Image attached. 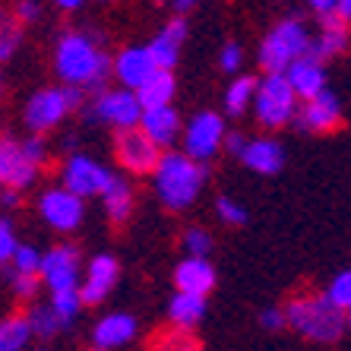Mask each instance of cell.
Returning a JSON list of instances; mask_svg holds the SVG:
<instances>
[{
    "label": "cell",
    "mask_w": 351,
    "mask_h": 351,
    "mask_svg": "<svg viewBox=\"0 0 351 351\" xmlns=\"http://www.w3.org/2000/svg\"><path fill=\"white\" fill-rule=\"evenodd\" d=\"M54 73L64 80V86L98 92L114 73V60L105 54V38L95 32L70 29L54 45Z\"/></svg>",
    "instance_id": "obj_1"
},
{
    "label": "cell",
    "mask_w": 351,
    "mask_h": 351,
    "mask_svg": "<svg viewBox=\"0 0 351 351\" xmlns=\"http://www.w3.org/2000/svg\"><path fill=\"white\" fill-rule=\"evenodd\" d=\"M152 184H156V196L162 199L165 209L184 213L196 203V196L203 190L206 168L187 152H165L158 168L152 171Z\"/></svg>",
    "instance_id": "obj_2"
},
{
    "label": "cell",
    "mask_w": 351,
    "mask_h": 351,
    "mask_svg": "<svg viewBox=\"0 0 351 351\" xmlns=\"http://www.w3.org/2000/svg\"><path fill=\"white\" fill-rule=\"evenodd\" d=\"M288 326L311 342H335L348 329V313L329 301V294H298L285 304Z\"/></svg>",
    "instance_id": "obj_3"
},
{
    "label": "cell",
    "mask_w": 351,
    "mask_h": 351,
    "mask_svg": "<svg viewBox=\"0 0 351 351\" xmlns=\"http://www.w3.org/2000/svg\"><path fill=\"white\" fill-rule=\"evenodd\" d=\"M307 48H311L307 25L298 16H288L272 25L260 41V66L266 73H285L294 60L307 54Z\"/></svg>",
    "instance_id": "obj_4"
},
{
    "label": "cell",
    "mask_w": 351,
    "mask_h": 351,
    "mask_svg": "<svg viewBox=\"0 0 351 351\" xmlns=\"http://www.w3.org/2000/svg\"><path fill=\"white\" fill-rule=\"evenodd\" d=\"M298 92H294L291 80L285 73H266L256 86L254 95V114L263 127L269 130H278V127H288L298 114Z\"/></svg>",
    "instance_id": "obj_5"
},
{
    "label": "cell",
    "mask_w": 351,
    "mask_h": 351,
    "mask_svg": "<svg viewBox=\"0 0 351 351\" xmlns=\"http://www.w3.org/2000/svg\"><path fill=\"white\" fill-rule=\"evenodd\" d=\"M80 105H82L80 86H48V89H38L25 101L23 121L32 133H45V130H54Z\"/></svg>",
    "instance_id": "obj_6"
},
{
    "label": "cell",
    "mask_w": 351,
    "mask_h": 351,
    "mask_svg": "<svg viewBox=\"0 0 351 351\" xmlns=\"http://www.w3.org/2000/svg\"><path fill=\"white\" fill-rule=\"evenodd\" d=\"M143 101H139L136 89H108V92H98L95 101L89 108V117L98 123H108L114 130H127V127H136L143 121Z\"/></svg>",
    "instance_id": "obj_7"
},
{
    "label": "cell",
    "mask_w": 351,
    "mask_h": 351,
    "mask_svg": "<svg viewBox=\"0 0 351 351\" xmlns=\"http://www.w3.org/2000/svg\"><path fill=\"white\" fill-rule=\"evenodd\" d=\"M114 156L117 162L133 174H152L162 162V146H158L156 139L149 136L143 127H127V130H117L114 136Z\"/></svg>",
    "instance_id": "obj_8"
},
{
    "label": "cell",
    "mask_w": 351,
    "mask_h": 351,
    "mask_svg": "<svg viewBox=\"0 0 351 351\" xmlns=\"http://www.w3.org/2000/svg\"><path fill=\"white\" fill-rule=\"evenodd\" d=\"M225 121L215 111H199V114L190 117V123L184 127V152L193 156L196 162H209V158L219 156L221 143H225Z\"/></svg>",
    "instance_id": "obj_9"
},
{
    "label": "cell",
    "mask_w": 351,
    "mask_h": 351,
    "mask_svg": "<svg viewBox=\"0 0 351 351\" xmlns=\"http://www.w3.org/2000/svg\"><path fill=\"white\" fill-rule=\"evenodd\" d=\"M38 213L54 231H76L86 219V206H82V196L70 187H51L48 193H41Z\"/></svg>",
    "instance_id": "obj_10"
},
{
    "label": "cell",
    "mask_w": 351,
    "mask_h": 351,
    "mask_svg": "<svg viewBox=\"0 0 351 351\" xmlns=\"http://www.w3.org/2000/svg\"><path fill=\"white\" fill-rule=\"evenodd\" d=\"M291 123L304 133H329L342 123V105H339V98L332 92L323 89L319 95L304 98V105L298 108Z\"/></svg>",
    "instance_id": "obj_11"
},
{
    "label": "cell",
    "mask_w": 351,
    "mask_h": 351,
    "mask_svg": "<svg viewBox=\"0 0 351 351\" xmlns=\"http://www.w3.org/2000/svg\"><path fill=\"white\" fill-rule=\"evenodd\" d=\"M38 171L41 168L25 156L23 143L7 136V133H0V180H3V187H16V190L32 187Z\"/></svg>",
    "instance_id": "obj_12"
},
{
    "label": "cell",
    "mask_w": 351,
    "mask_h": 351,
    "mask_svg": "<svg viewBox=\"0 0 351 351\" xmlns=\"http://www.w3.org/2000/svg\"><path fill=\"white\" fill-rule=\"evenodd\" d=\"M111 180V171H108L101 162L89 156H70L64 165V187H70L73 193H80L82 199L89 196H101Z\"/></svg>",
    "instance_id": "obj_13"
},
{
    "label": "cell",
    "mask_w": 351,
    "mask_h": 351,
    "mask_svg": "<svg viewBox=\"0 0 351 351\" xmlns=\"http://www.w3.org/2000/svg\"><path fill=\"white\" fill-rule=\"evenodd\" d=\"M41 282L48 291L80 285V250L73 244H58L41 256Z\"/></svg>",
    "instance_id": "obj_14"
},
{
    "label": "cell",
    "mask_w": 351,
    "mask_h": 351,
    "mask_svg": "<svg viewBox=\"0 0 351 351\" xmlns=\"http://www.w3.org/2000/svg\"><path fill=\"white\" fill-rule=\"evenodd\" d=\"M117 276H121V266L111 254H98L92 256L89 269H86V278L80 282V294L86 307H95L111 294V288L117 285Z\"/></svg>",
    "instance_id": "obj_15"
},
{
    "label": "cell",
    "mask_w": 351,
    "mask_h": 351,
    "mask_svg": "<svg viewBox=\"0 0 351 351\" xmlns=\"http://www.w3.org/2000/svg\"><path fill=\"white\" fill-rule=\"evenodd\" d=\"M156 70H158V64L149 54L146 45H130V48L117 51V58H114V80L121 86H127V89H139Z\"/></svg>",
    "instance_id": "obj_16"
},
{
    "label": "cell",
    "mask_w": 351,
    "mask_h": 351,
    "mask_svg": "<svg viewBox=\"0 0 351 351\" xmlns=\"http://www.w3.org/2000/svg\"><path fill=\"white\" fill-rule=\"evenodd\" d=\"M323 23V29H319L317 38H311V54L319 60H332L339 58V54H345V51L351 48V23H345L339 13H332V16H323L319 19Z\"/></svg>",
    "instance_id": "obj_17"
},
{
    "label": "cell",
    "mask_w": 351,
    "mask_h": 351,
    "mask_svg": "<svg viewBox=\"0 0 351 351\" xmlns=\"http://www.w3.org/2000/svg\"><path fill=\"white\" fill-rule=\"evenodd\" d=\"M285 76L291 80L294 92L301 95V101L304 98H313V95H319V92L326 89V60L313 58L311 51H307L304 58H298L291 66H288Z\"/></svg>",
    "instance_id": "obj_18"
},
{
    "label": "cell",
    "mask_w": 351,
    "mask_h": 351,
    "mask_svg": "<svg viewBox=\"0 0 351 351\" xmlns=\"http://www.w3.org/2000/svg\"><path fill=\"white\" fill-rule=\"evenodd\" d=\"M184 41H187V19L178 13L171 23H165V29H158V35L149 41L146 48H149V54L156 58L158 66L174 70V64H178V58H180V48H184Z\"/></svg>",
    "instance_id": "obj_19"
},
{
    "label": "cell",
    "mask_w": 351,
    "mask_h": 351,
    "mask_svg": "<svg viewBox=\"0 0 351 351\" xmlns=\"http://www.w3.org/2000/svg\"><path fill=\"white\" fill-rule=\"evenodd\" d=\"M139 127L156 139L162 149L174 146L180 136H184V123H180V114L174 111L171 105H156V108H146L143 111V121Z\"/></svg>",
    "instance_id": "obj_20"
},
{
    "label": "cell",
    "mask_w": 351,
    "mask_h": 351,
    "mask_svg": "<svg viewBox=\"0 0 351 351\" xmlns=\"http://www.w3.org/2000/svg\"><path fill=\"white\" fill-rule=\"evenodd\" d=\"M174 288L178 291L209 294L215 288V269L206 256H187L174 266Z\"/></svg>",
    "instance_id": "obj_21"
},
{
    "label": "cell",
    "mask_w": 351,
    "mask_h": 351,
    "mask_svg": "<svg viewBox=\"0 0 351 351\" xmlns=\"http://www.w3.org/2000/svg\"><path fill=\"white\" fill-rule=\"evenodd\" d=\"M139 332L136 319L130 317V313H108V317H101L95 323V329H92V342L98 345V348H121V345L133 342Z\"/></svg>",
    "instance_id": "obj_22"
},
{
    "label": "cell",
    "mask_w": 351,
    "mask_h": 351,
    "mask_svg": "<svg viewBox=\"0 0 351 351\" xmlns=\"http://www.w3.org/2000/svg\"><path fill=\"white\" fill-rule=\"evenodd\" d=\"M241 162L256 174H276L282 171L285 165V149L278 146L276 139H247L244 152H241Z\"/></svg>",
    "instance_id": "obj_23"
},
{
    "label": "cell",
    "mask_w": 351,
    "mask_h": 351,
    "mask_svg": "<svg viewBox=\"0 0 351 351\" xmlns=\"http://www.w3.org/2000/svg\"><path fill=\"white\" fill-rule=\"evenodd\" d=\"M174 92H178V80H174V70L168 66H158L156 73L149 76L143 86L136 89L143 108H156V105H171Z\"/></svg>",
    "instance_id": "obj_24"
},
{
    "label": "cell",
    "mask_w": 351,
    "mask_h": 351,
    "mask_svg": "<svg viewBox=\"0 0 351 351\" xmlns=\"http://www.w3.org/2000/svg\"><path fill=\"white\" fill-rule=\"evenodd\" d=\"M101 203H105L108 219L114 221V225H123V221L130 219V213H133V190H130V184H127L123 178H114V174H111L105 193H101Z\"/></svg>",
    "instance_id": "obj_25"
},
{
    "label": "cell",
    "mask_w": 351,
    "mask_h": 351,
    "mask_svg": "<svg viewBox=\"0 0 351 351\" xmlns=\"http://www.w3.org/2000/svg\"><path fill=\"white\" fill-rule=\"evenodd\" d=\"M168 317L174 326H187L193 329L199 319L206 317V294H193V291H178L168 304Z\"/></svg>",
    "instance_id": "obj_26"
},
{
    "label": "cell",
    "mask_w": 351,
    "mask_h": 351,
    "mask_svg": "<svg viewBox=\"0 0 351 351\" xmlns=\"http://www.w3.org/2000/svg\"><path fill=\"white\" fill-rule=\"evenodd\" d=\"M32 335V323L25 313H13V317L0 319V351H25Z\"/></svg>",
    "instance_id": "obj_27"
},
{
    "label": "cell",
    "mask_w": 351,
    "mask_h": 351,
    "mask_svg": "<svg viewBox=\"0 0 351 351\" xmlns=\"http://www.w3.org/2000/svg\"><path fill=\"white\" fill-rule=\"evenodd\" d=\"M29 323H32V332L38 335V339H54V335H60L70 323H66L64 317H60L51 304H35V307H29Z\"/></svg>",
    "instance_id": "obj_28"
},
{
    "label": "cell",
    "mask_w": 351,
    "mask_h": 351,
    "mask_svg": "<svg viewBox=\"0 0 351 351\" xmlns=\"http://www.w3.org/2000/svg\"><path fill=\"white\" fill-rule=\"evenodd\" d=\"M256 86H260V80H254V76H237V80H231V86L225 89V111L234 117L244 114L247 105H254Z\"/></svg>",
    "instance_id": "obj_29"
},
{
    "label": "cell",
    "mask_w": 351,
    "mask_h": 351,
    "mask_svg": "<svg viewBox=\"0 0 351 351\" xmlns=\"http://www.w3.org/2000/svg\"><path fill=\"white\" fill-rule=\"evenodd\" d=\"M23 48V23L13 13L0 10V64H10Z\"/></svg>",
    "instance_id": "obj_30"
},
{
    "label": "cell",
    "mask_w": 351,
    "mask_h": 351,
    "mask_svg": "<svg viewBox=\"0 0 351 351\" xmlns=\"http://www.w3.org/2000/svg\"><path fill=\"white\" fill-rule=\"evenodd\" d=\"M149 351H203L196 335L187 326H174V329H162V332L152 339Z\"/></svg>",
    "instance_id": "obj_31"
},
{
    "label": "cell",
    "mask_w": 351,
    "mask_h": 351,
    "mask_svg": "<svg viewBox=\"0 0 351 351\" xmlns=\"http://www.w3.org/2000/svg\"><path fill=\"white\" fill-rule=\"evenodd\" d=\"M51 307L60 313V317L73 326L76 313H80L82 307V294H80V285L76 288H58V291H51Z\"/></svg>",
    "instance_id": "obj_32"
},
{
    "label": "cell",
    "mask_w": 351,
    "mask_h": 351,
    "mask_svg": "<svg viewBox=\"0 0 351 351\" xmlns=\"http://www.w3.org/2000/svg\"><path fill=\"white\" fill-rule=\"evenodd\" d=\"M41 285H45V282H41V272H19V269H13V276H10V288H13V294H16L19 301H32Z\"/></svg>",
    "instance_id": "obj_33"
},
{
    "label": "cell",
    "mask_w": 351,
    "mask_h": 351,
    "mask_svg": "<svg viewBox=\"0 0 351 351\" xmlns=\"http://www.w3.org/2000/svg\"><path fill=\"white\" fill-rule=\"evenodd\" d=\"M326 294H329V301H332L335 307H342V311L348 313L351 311V269L339 272V276L329 282Z\"/></svg>",
    "instance_id": "obj_34"
},
{
    "label": "cell",
    "mask_w": 351,
    "mask_h": 351,
    "mask_svg": "<svg viewBox=\"0 0 351 351\" xmlns=\"http://www.w3.org/2000/svg\"><path fill=\"white\" fill-rule=\"evenodd\" d=\"M180 244H184L187 256H209L213 254V237H209V231H203V228H187Z\"/></svg>",
    "instance_id": "obj_35"
},
{
    "label": "cell",
    "mask_w": 351,
    "mask_h": 351,
    "mask_svg": "<svg viewBox=\"0 0 351 351\" xmlns=\"http://www.w3.org/2000/svg\"><path fill=\"white\" fill-rule=\"evenodd\" d=\"M41 250H35L32 244H19L16 247V254H13V269H19V272H41Z\"/></svg>",
    "instance_id": "obj_36"
},
{
    "label": "cell",
    "mask_w": 351,
    "mask_h": 351,
    "mask_svg": "<svg viewBox=\"0 0 351 351\" xmlns=\"http://www.w3.org/2000/svg\"><path fill=\"white\" fill-rule=\"evenodd\" d=\"M215 213H219V219L225 221V225H244L247 221V209L237 199H231V196H219V203H215Z\"/></svg>",
    "instance_id": "obj_37"
},
{
    "label": "cell",
    "mask_w": 351,
    "mask_h": 351,
    "mask_svg": "<svg viewBox=\"0 0 351 351\" xmlns=\"http://www.w3.org/2000/svg\"><path fill=\"white\" fill-rule=\"evenodd\" d=\"M16 231H13V221L10 219H0V263H10L13 254H16Z\"/></svg>",
    "instance_id": "obj_38"
},
{
    "label": "cell",
    "mask_w": 351,
    "mask_h": 351,
    "mask_svg": "<svg viewBox=\"0 0 351 351\" xmlns=\"http://www.w3.org/2000/svg\"><path fill=\"white\" fill-rule=\"evenodd\" d=\"M241 64H244V51H241L237 41H228V45L219 51V66L225 70V73H237Z\"/></svg>",
    "instance_id": "obj_39"
},
{
    "label": "cell",
    "mask_w": 351,
    "mask_h": 351,
    "mask_svg": "<svg viewBox=\"0 0 351 351\" xmlns=\"http://www.w3.org/2000/svg\"><path fill=\"white\" fill-rule=\"evenodd\" d=\"M13 16H16L23 25L38 23L41 19V3L38 0H16V3H13Z\"/></svg>",
    "instance_id": "obj_40"
},
{
    "label": "cell",
    "mask_w": 351,
    "mask_h": 351,
    "mask_svg": "<svg viewBox=\"0 0 351 351\" xmlns=\"http://www.w3.org/2000/svg\"><path fill=\"white\" fill-rule=\"evenodd\" d=\"M23 149H25V156L32 158V162L38 165V168H41L45 162H48V146H45V139H41L38 133L25 136V139H23Z\"/></svg>",
    "instance_id": "obj_41"
},
{
    "label": "cell",
    "mask_w": 351,
    "mask_h": 351,
    "mask_svg": "<svg viewBox=\"0 0 351 351\" xmlns=\"http://www.w3.org/2000/svg\"><path fill=\"white\" fill-rule=\"evenodd\" d=\"M260 323H263V329H269V332H276V329L288 326L285 307H266V311L260 313Z\"/></svg>",
    "instance_id": "obj_42"
},
{
    "label": "cell",
    "mask_w": 351,
    "mask_h": 351,
    "mask_svg": "<svg viewBox=\"0 0 351 351\" xmlns=\"http://www.w3.org/2000/svg\"><path fill=\"white\" fill-rule=\"evenodd\" d=\"M307 7H311L313 13L323 19V16H332L335 7H339V0H307Z\"/></svg>",
    "instance_id": "obj_43"
},
{
    "label": "cell",
    "mask_w": 351,
    "mask_h": 351,
    "mask_svg": "<svg viewBox=\"0 0 351 351\" xmlns=\"http://www.w3.org/2000/svg\"><path fill=\"white\" fill-rule=\"evenodd\" d=\"M244 146H247V139L241 136V133H228V136H225V149H228L231 156H237V158H241V152H244Z\"/></svg>",
    "instance_id": "obj_44"
},
{
    "label": "cell",
    "mask_w": 351,
    "mask_h": 351,
    "mask_svg": "<svg viewBox=\"0 0 351 351\" xmlns=\"http://www.w3.org/2000/svg\"><path fill=\"white\" fill-rule=\"evenodd\" d=\"M335 13L345 19V23H351V0H339V7H335Z\"/></svg>",
    "instance_id": "obj_45"
},
{
    "label": "cell",
    "mask_w": 351,
    "mask_h": 351,
    "mask_svg": "<svg viewBox=\"0 0 351 351\" xmlns=\"http://www.w3.org/2000/svg\"><path fill=\"white\" fill-rule=\"evenodd\" d=\"M196 3H199V0H174V10H178V13H187V10H193Z\"/></svg>",
    "instance_id": "obj_46"
},
{
    "label": "cell",
    "mask_w": 351,
    "mask_h": 351,
    "mask_svg": "<svg viewBox=\"0 0 351 351\" xmlns=\"http://www.w3.org/2000/svg\"><path fill=\"white\" fill-rule=\"evenodd\" d=\"M60 10H80L82 7V0H54Z\"/></svg>",
    "instance_id": "obj_47"
},
{
    "label": "cell",
    "mask_w": 351,
    "mask_h": 351,
    "mask_svg": "<svg viewBox=\"0 0 351 351\" xmlns=\"http://www.w3.org/2000/svg\"><path fill=\"white\" fill-rule=\"evenodd\" d=\"M89 351H105V348H98V345H95V348H89Z\"/></svg>",
    "instance_id": "obj_48"
},
{
    "label": "cell",
    "mask_w": 351,
    "mask_h": 351,
    "mask_svg": "<svg viewBox=\"0 0 351 351\" xmlns=\"http://www.w3.org/2000/svg\"><path fill=\"white\" fill-rule=\"evenodd\" d=\"M348 329H351V311H348Z\"/></svg>",
    "instance_id": "obj_49"
},
{
    "label": "cell",
    "mask_w": 351,
    "mask_h": 351,
    "mask_svg": "<svg viewBox=\"0 0 351 351\" xmlns=\"http://www.w3.org/2000/svg\"><path fill=\"white\" fill-rule=\"evenodd\" d=\"M0 80H3V76H0ZM0 89H3V82H0Z\"/></svg>",
    "instance_id": "obj_50"
},
{
    "label": "cell",
    "mask_w": 351,
    "mask_h": 351,
    "mask_svg": "<svg viewBox=\"0 0 351 351\" xmlns=\"http://www.w3.org/2000/svg\"><path fill=\"white\" fill-rule=\"evenodd\" d=\"M0 190H3V180H0Z\"/></svg>",
    "instance_id": "obj_51"
},
{
    "label": "cell",
    "mask_w": 351,
    "mask_h": 351,
    "mask_svg": "<svg viewBox=\"0 0 351 351\" xmlns=\"http://www.w3.org/2000/svg\"><path fill=\"white\" fill-rule=\"evenodd\" d=\"M25 351H29V348H25ZM35 351H41V348H35Z\"/></svg>",
    "instance_id": "obj_52"
}]
</instances>
